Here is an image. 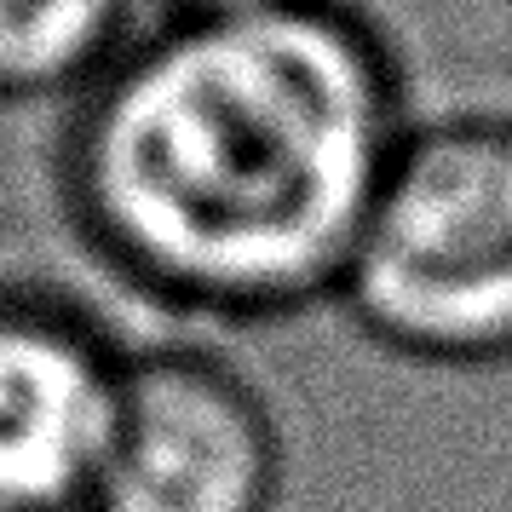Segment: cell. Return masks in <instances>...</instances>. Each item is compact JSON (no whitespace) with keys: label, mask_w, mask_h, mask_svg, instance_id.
<instances>
[{"label":"cell","mask_w":512,"mask_h":512,"mask_svg":"<svg viewBox=\"0 0 512 512\" xmlns=\"http://www.w3.org/2000/svg\"><path fill=\"white\" fill-rule=\"evenodd\" d=\"M403 133L392 52L340 0L156 18L70 104L58 185L127 288L271 323L334 300Z\"/></svg>","instance_id":"6da1fadb"},{"label":"cell","mask_w":512,"mask_h":512,"mask_svg":"<svg viewBox=\"0 0 512 512\" xmlns=\"http://www.w3.org/2000/svg\"><path fill=\"white\" fill-rule=\"evenodd\" d=\"M334 300L397 357L512 363V121H409Z\"/></svg>","instance_id":"7a4b0ae2"},{"label":"cell","mask_w":512,"mask_h":512,"mask_svg":"<svg viewBox=\"0 0 512 512\" xmlns=\"http://www.w3.org/2000/svg\"><path fill=\"white\" fill-rule=\"evenodd\" d=\"M277 489L282 438L248 374L202 346L121 357L87 512H271Z\"/></svg>","instance_id":"3957f363"},{"label":"cell","mask_w":512,"mask_h":512,"mask_svg":"<svg viewBox=\"0 0 512 512\" xmlns=\"http://www.w3.org/2000/svg\"><path fill=\"white\" fill-rule=\"evenodd\" d=\"M121 357L81 305L0 288V512H87Z\"/></svg>","instance_id":"277c9868"},{"label":"cell","mask_w":512,"mask_h":512,"mask_svg":"<svg viewBox=\"0 0 512 512\" xmlns=\"http://www.w3.org/2000/svg\"><path fill=\"white\" fill-rule=\"evenodd\" d=\"M144 0H0V104H75L139 35Z\"/></svg>","instance_id":"5b68a950"},{"label":"cell","mask_w":512,"mask_h":512,"mask_svg":"<svg viewBox=\"0 0 512 512\" xmlns=\"http://www.w3.org/2000/svg\"><path fill=\"white\" fill-rule=\"evenodd\" d=\"M144 6H156V18H236V12H271L294 0H144Z\"/></svg>","instance_id":"8992f818"}]
</instances>
